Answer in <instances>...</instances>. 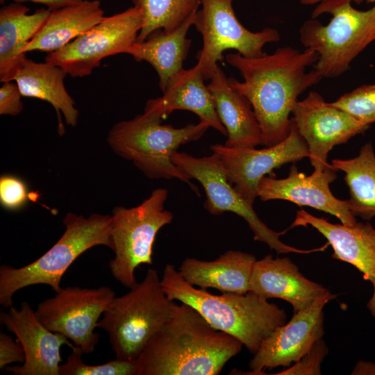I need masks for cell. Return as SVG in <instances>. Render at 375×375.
Returning a JSON list of instances; mask_svg holds the SVG:
<instances>
[{
    "label": "cell",
    "mask_w": 375,
    "mask_h": 375,
    "mask_svg": "<svg viewBox=\"0 0 375 375\" xmlns=\"http://www.w3.org/2000/svg\"><path fill=\"white\" fill-rule=\"evenodd\" d=\"M317 58L318 54L310 49L301 51L288 46L257 58L238 53L226 56L227 62L243 78L242 82L228 78L229 84L251 103L265 147L286 138L292 122L290 115L298 97L323 78L314 69L306 72Z\"/></svg>",
    "instance_id": "1"
},
{
    "label": "cell",
    "mask_w": 375,
    "mask_h": 375,
    "mask_svg": "<svg viewBox=\"0 0 375 375\" xmlns=\"http://www.w3.org/2000/svg\"><path fill=\"white\" fill-rule=\"evenodd\" d=\"M242 346L192 306L174 303L169 319L136 359L138 375H217Z\"/></svg>",
    "instance_id": "2"
},
{
    "label": "cell",
    "mask_w": 375,
    "mask_h": 375,
    "mask_svg": "<svg viewBox=\"0 0 375 375\" xmlns=\"http://www.w3.org/2000/svg\"><path fill=\"white\" fill-rule=\"evenodd\" d=\"M161 284L167 296L194 308L214 328L238 340L253 354L278 326L285 310L253 292L214 294L188 283L172 264L163 269Z\"/></svg>",
    "instance_id": "3"
},
{
    "label": "cell",
    "mask_w": 375,
    "mask_h": 375,
    "mask_svg": "<svg viewBox=\"0 0 375 375\" xmlns=\"http://www.w3.org/2000/svg\"><path fill=\"white\" fill-rule=\"evenodd\" d=\"M156 113L144 110L132 119L120 121L109 131L107 142L115 154L131 161L151 179L176 178L199 195L191 179L172 161L178 148L200 139L210 127L199 122L181 128L162 124Z\"/></svg>",
    "instance_id": "4"
},
{
    "label": "cell",
    "mask_w": 375,
    "mask_h": 375,
    "mask_svg": "<svg viewBox=\"0 0 375 375\" xmlns=\"http://www.w3.org/2000/svg\"><path fill=\"white\" fill-rule=\"evenodd\" d=\"M351 1L319 3L312 18L299 29L301 44L318 54L313 69L323 78H335L346 72L375 40V3L371 8L360 10Z\"/></svg>",
    "instance_id": "5"
},
{
    "label": "cell",
    "mask_w": 375,
    "mask_h": 375,
    "mask_svg": "<svg viewBox=\"0 0 375 375\" xmlns=\"http://www.w3.org/2000/svg\"><path fill=\"white\" fill-rule=\"evenodd\" d=\"M65 230L59 240L42 256L23 267H0V304L12 306V297L24 288L44 284L56 292L67 269L85 251L98 245L112 248L111 215L94 213L88 217L67 212Z\"/></svg>",
    "instance_id": "6"
},
{
    "label": "cell",
    "mask_w": 375,
    "mask_h": 375,
    "mask_svg": "<svg viewBox=\"0 0 375 375\" xmlns=\"http://www.w3.org/2000/svg\"><path fill=\"white\" fill-rule=\"evenodd\" d=\"M174 303L157 271L149 268L141 282L112 299L97 327L108 333L117 358L135 360L169 319Z\"/></svg>",
    "instance_id": "7"
},
{
    "label": "cell",
    "mask_w": 375,
    "mask_h": 375,
    "mask_svg": "<svg viewBox=\"0 0 375 375\" xmlns=\"http://www.w3.org/2000/svg\"><path fill=\"white\" fill-rule=\"evenodd\" d=\"M167 197V190L158 188L138 206H117L112 211L111 250L115 257L109 262V269L113 278L126 288L136 283L137 267L153 263L156 236L173 220L172 212L165 208Z\"/></svg>",
    "instance_id": "8"
},
{
    "label": "cell",
    "mask_w": 375,
    "mask_h": 375,
    "mask_svg": "<svg viewBox=\"0 0 375 375\" xmlns=\"http://www.w3.org/2000/svg\"><path fill=\"white\" fill-rule=\"evenodd\" d=\"M172 161L190 179L197 180L203 188L206 199L204 208L211 215H219L231 212L243 218L253 234V239L266 244L278 254L308 253L322 251L323 247L303 250L283 243L279 236L283 233L269 228L258 216L253 203L244 199L228 181L225 169L217 155L197 158L184 152L176 151Z\"/></svg>",
    "instance_id": "9"
},
{
    "label": "cell",
    "mask_w": 375,
    "mask_h": 375,
    "mask_svg": "<svg viewBox=\"0 0 375 375\" xmlns=\"http://www.w3.org/2000/svg\"><path fill=\"white\" fill-rule=\"evenodd\" d=\"M233 0H201V8L194 19V26L203 39V46L197 52L196 66L203 78L210 80L217 62L224 59L223 53L234 49L246 58H257L265 53L263 47L279 41L278 30L265 28L253 32L247 29L236 17Z\"/></svg>",
    "instance_id": "10"
},
{
    "label": "cell",
    "mask_w": 375,
    "mask_h": 375,
    "mask_svg": "<svg viewBox=\"0 0 375 375\" xmlns=\"http://www.w3.org/2000/svg\"><path fill=\"white\" fill-rule=\"evenodd\" d=\"M143 24L142 12L133 6L104 18L90 30L45 57L72 77L89 76L106 57L126 53L137 40Z\"/></svg>",
    "instance_id": "11"
},
{
    "label": "cell",
    "mask_w": 375,
    "mask_h": 375,
    "mask_svg": "<svg viewBox=\"0 0 375 375\" xmlns=\"http://www.w3.org/2000/svg\"><path fill=\"white\" fill-rule=\"evenodd\" d=\"M115 297L108 286L67 287L41 301L35 312L49 330L65 335L83 353H90L99 342L94 332L99 319Z\"/></svg>",
    "instance_id": "12"
},
{
    "label": "cell",
    "mask_w": 375,
    "mask_h": 375,
    "mask_svg": "<svg viewBox=\"0 0 375 375\" xmlns=\"http://www.w3.org/2000/svg\"><path fill=\"white\" fill-rule=\"evenodd\" d=\"M291 118L307 144L308 158L314 170L328 167L327 159L331 149L365 133L370 125L326 102L316 91L294 105Z\"/></svg>",
    "instance_id": "13"
},
{
    "label": "cell",
    "mask_w": 375,
    "mask_h": 375,
    "mask_svg": "<svg viewBox=\"0 0 375 375\" xmlns=\"http://www.w3.org/2000/svg\"><path fill=\"white\" fill-rule=\"evenodd\" d=\"M210 150L219 157L228 181L253 203L258 197V186L263 177L267 174L274 176V169L308 157L307 144L292 121L288 135L274 145L257 149L215 144Z\"/></svg>",
    "instance_id": "14"
},
{
    "label": "cell",
    "mask_w": 375,
    "mask_h": 375,
    "mask_svg": "<svg viewBox=\"0 0 375 375\" xmlns=\"http://www.w3.org/2000/svg\"><path fill=\"white\" fill-rule=\"evenodd\" d=\"M337 294L327 290L307 308L294 313L288 323L276 328L253 354L249 367L252 373L288 367L307 353L324 335V308Z\"/></svg>",
    "instance_id": "15"
},
{
    "label": "cell",
    "mask_w": 375,
    "mask_h": 375,
    "mask_svg": "<svg viewBox=\"0 0 375 375\" xmlns=\"http://www.w3.org/2000/svg\"><path fill=\"white\" fill-rule=\"evenodd\" d=\"M0 320L16 336L25 353L22 365L6 367V371L15 375H60L61 346H75L65 335L46 328L26 301L20 309L12 306L8 312H1Z\"/></svg>",
    "instance_id": "16"
},
{
    "label": "cell",
    "mask_w": 375,
    "mask_h": 375,
    "mask_svg": "<svg viewBox=\"0 0 375 375\" xmlns=\"http://www.w3.org/2000/svg\"><path fill=\"white\" fill-rule=\"evenodd\" d=\"M336 178V170L331 165L324 170H314L308 176L292 165L285 178L263 177L258 186V197L262 201L285 200L300 206H309L335 216L341 224L353 225L357 220L346 200L338 199L330 190V184Z\"/></svg>",
    "instance_id": "17"
},
{
    "label": "cell",
    "mask_w": 375,
    "mask_h": 375,
    "mask_svg": "<svg viewBox=\"0 0 375 375\" xmlns=\"http://www.w3.org/2000/svg\"><path fill=\"white\" fill-rule=\"evenodd\" d=\"M308 226L326 239L333 250L332 258L351 264L362 274L364 279L375 285V228L372 224H332L299 210L290 228Z\"/></svg>",
    "instance_id": "18"
},
{
    "label": "cell",
    "mask_w": 375,
    "mask_h": 375,
    "mask_svg": "<svg viewBox=\"0 0 375 375\" xmlns=\"http://www.w3.org/2000/svg\"><path fill=\"white\" fill-rule=\"evenodd\" d=\"M328 290L305 277L289 258L271 254L256 260L250 280V291L267 299L277 298L291 304L294 313L309 307Z\"/></svg>",
    "instance_id": "19"
},
{
    "label": "cell",
    "mask_w": 375,
    "mask_h": 375,
    "mask_svg": "<svg viewBox=\"0 0 375 375\" xmlns=\"http://www.w3.org/2000/svg\"><path fill=\"white\" fill-rule=\"evenodd\" d=\"M204 81L196 65L189 69H183L169 81L162 97L147 102L144 110L153 112L162 119L176 110H188L197 115L200 122H206L226 136V130L219 118L212 95Z\"/></svg>",
    "instance_id": "20"
},
{
    "label": "cell",
    "mask_w": 375,
    "mask_h": 375,
    "mask_svg": "<svg viewBox=\"0 0 375 375\" xmlns=\"http://www.w3.org/2000/svg\"><path fill=\"white\" fill-rule=\"evenodd\" d=\"M257 259L253 254L228 250L213 260L185 258L178 268L190 284L222 292L245 294L250 291V280Z\"/></svg>",
    "instance_id": "21"
},
{
    "label": "cell",
    "mask_w": 375,
    "mask_h": 375,
    "mask_svg": "<svg viewBox=\"0 0 375 375\" xmlns=\"http://www.w3.org/2000/svg\"><path fill=\"white\" fill-rule=\"evenodd\" d=\"M210 80L208 88L227 132L224 144L237 148L262 144V131L249 101L231 86L219 65Z\"/></svg>",
    "instance_id": "22"
},
{
    "label": "cell",
    "mask_w": 375,
    "mask_h": 375,
    "mask_svg": "<svg viewBox=\"0 0 375 375\" xmlns=\"http://www.w3.org/2000/svg\"><path fill=\"white\" fill-rule=\"evenodd\" d=\"M29 8L12 3L0 9V81H14L26 58L22 51L38 33L51 10L41 8L28 14Z\"/></svg>",
    "instance_id": "23"
},
{
    "label": "cell",
    "mask_w": 375,
    "mask_h": 375,
    "mask_svg": "<svg viewBox=\"0 0 375 375\" xmlns=\"http://www.w3.org/2000/svg\"><path fill=\"white\" fill-rule=\"evenodd\" d=\"M67 74L59 66L26 58L14 78L23 97L47 101L53 107L58 115L60 135L65 133L60 113L66 124L72 127L76 125L78 117L75 101L65 86Z\"/></svg>",
    "instance_id": "24"
},
{
    "label": "cell",
    "mask_w": 375,
    "mask_h": 375,
    "mask_svg": "<svg viewBox=\"0 0 375 375\" xmlns=\"http://www.w3.org/2000/svg\"><path fill=\"white\" fill-rule=\"evenodd\" d=\"M99 0H83L78 3L51 10L45 23L23 49V53L38 50L53 52L83 34L104 18Z\"/></svg>",
    "instance_id": "25"
},
{
    "label": "cell",
    "mask_w": 375,
    "mask_h": 375,
    "mask_svg": "<svg viewBox=\"0 0 375 375\" xmlns=\"http://www.w3.org/2000/svg\"><path fill=\"white\" fill-rule=\"evenodd\" d=\"M195 15L174 30H157L144 41H135L126 51L135 60H144L154 68L162 91L169 81L183 69L192 42L186 36L194 24Z\"/></svg>",
    "instance_id": "26"
},
{
    "label": "cell",
    "mask_w": 375,
    "mask_h": 375,
    "mask_svg": "<svg viewBox=\"0 0 375 375\" xmlns=\"http://www.w3.org/2000/svg\"><path fill=\"white\" fill-rule=\"evenodd\" d=\"M332 167L344 173L349 198L346 200L354 217L369 221L375 217V153L372 142L365 143L357 156L333 159Z\"/></svg>",
    "instance_id": "27"
},
{
    "label": "cell",
    "mask_w": 375,
    "mask_h": 375,
    "mask_svg": "<svg viewBox=\"0 0 375 375\" xmlns=\"http://www.w3.org/2000/svg\"><path fill=\"white\" fill-rule=\"evenodd\" d=\"M142 12L143 24L137 42H142L154 31H172L199 10L201 0H133Z\"/></svg>",
    "instance_id": "28"
},
{
    "label": "cell",
    "mask_w": 375,
    "mask_h": 375,
    "mask_svg": "<svg viewBox=\"0 0 375 375\" xmlns=\"http://www.w3.org/2000/svg\"><path fill=\"white\" fill-rule=\"evenodd\" d=\"M83 351L74 346L65 363L60 365V375H138L137 360L117 358L103 364L88 365L82 359Z\"/></svg>",
    "instance_id": "29"
},
{
    "label": "cell",
    "mask_w": 375,
    "mask_h": 375,
    "mask_svg": "<svg viewBox=\"0 0 375 375\" xmlns=\"http://www.w3.org/2000/svg\"><path fill=\"white\" fill-rule=\"evenodd\" d=\"M331 103L363 123L375 124V84L360 85Z\"/></svg>",
    "instance_id": "30"
},
{
    "label": "cell",
    "mask_w": 375,
    "mask_h": 375,
    "mask_svg": "<svg viewBox=\"0 0 375 375\" xmlns=\"http://www.w3.org/2000/svg\"><path fill=\"white\" fill-rule=\"evenodd\" d=\"M28 199L26 183L18 176L6 174L0 178V203L3 208L16 210L22 208Z\"/></svg>",
    "instance_id": "31"
},
{
    "label": "cell",
    "mask_w": 375,
    "mask_h": 375,
    "mask_svg": "<svg viewBox=\"0 0 375 375\" xmlns=\"http://www.w3.org/2000/svg\"><path fill=\"white\" fill-rule=\"evenodd\" d=\"M328 350L322 338L317 340L310 350L294 365L288 367L276 374L308 375L322 374L321 365L328 354Z\"/></svg>",
    "instance_id": "32"
},
{
    "label": "cell",
    "mask_w": 375,
    "mask_h": 375,
    "mask_svg": "<svg viewBox=\"0 0 375 375\" xmlns=\"http://www.w3.org/2000/svg\"><path fill=\"white\" fill-rule=\"evenodd\" d=\"M22 97L17 83L3 82L0 88V115H19L23 110Z\"/></svg>",
    "instance_id": "33"
},
{
    "label": "cell",
    "mask_w": 375,
    "mask_h": 375,
    "mask_svg": "<svg viewBox=\"0 0 375 375\" xmlns=\"http://www.w3.org/2000/svg\"><path fill=\"white\" fill-rule=\"evenodd\" d=\"M25 353L22 344L14 340L10 335L0 333V369H3L7 365L14 362L23 363Z\"/></svg>",
    "instance_id": "34"
},
{
    "label": "cell",
    "mask_w": 375,
    "mask_h": 375,
    "mask_svg": "<svg viewBox=\"0 0 375 375\" xmlns=\"http://www.w3.org/2000/svg\"><path fill=\"white\" fill-rule=\"evenodd\" d=\"M16 1H29L35 3H40L46 6L48 9L55 10L68 6L78 3L83 0H15ZM3 3L5 0H0Z\"/></svg>",
    "instance_id": "35"
},
{
    "label": "cell",
    "mask_w": 375,
    "mask_h": 375,
    "mask_svg": "<svg viewBox=\"0 0 375 375\" xmlns=\"http://www.w3.org/2000/svg\"><path fill=\"white\" fill-rule=\"evenodd\" d=\"M351 374L375 375V362L360 360L356 365Z\"/></svg>",
    "instance_id": "36"
},
{
    "label": "cell",
    "mask_w": 375,
    "mask_h": 375,
    "mask_svg": "<svg viewBox=\"0 0 375 375\" xmlns=\"http://www.w3.org/2000/svg\"><path fill=\"white\" fill-rule=\"evenodd\" d=\"M333 1H337V0H300V2L303 5H313L315 3H325V2H329ZM352 1H355L357 3H360L365 0H351Z\"/></svg>",
    "instance_id": "37"
},
{
    "label": "cell",
    "mask_w": 375,
    "mask_h": 375,
    "mask_svg": "<svg viewBox=\"0 0 375 375\" xmlns=\"http://www.w3.org/2000/svg\"><path fill=\"white\" fill-rule=\"evenodd\" d=\"M374 292L373 294L367 304V307L370 311L371 314L375 317V285H373Z\"/></svg>",
    "instance_id": "38"
},
{
    "label": "cell",
    "mask_w": 375,
    "mask_h": 375,
    "mask_svg": "<svg viewBox=\"0 0 375 375\" xmlns=\"http://www.w3.org/2000/svg\"><path fill=\"white\" fill-rule=\"evenodd\" d=\"M368 3H375V0H366Z\"/></svg>",
    "instance_id": "39"
}]
</instances>
